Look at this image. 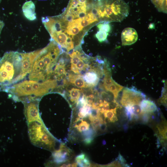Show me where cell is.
<instances>
[{
	"mask_svg": "<svg viewBox=\"0 0 167 167\" xmlns=\"http://www.w3.org/2000/svg\"><path fill=\"white\" fill-rule=\"evenodd\" d=\"M41 49L29 53H5L0 59V91L24 79L31 72Z\"/></svg>",
	"mask_w": 167,
	"mask_h": 167,
	"instance_id": "obj_1",
	"label": "cell"
},
{
	"mask_svg": "<svg viewBox=\"0 0 167 167\" xmlns=\"http://www.w3.org/2000/svg\"><path fill=\"white\" fill-rule=\"evenodd\" d=\"M55 79H48L43 81L29 79L17 83L7 88L5 92L14 100L23 103L40 100L44 95L57 88Z\"/></svg>",
	"mask_w": 167,
	"mask_h": 167,
	"instance_id": "obj_2",
	"label": "cell"
},
{
	"mask_svg": "<svg viewBox=\"0 0 167 167\" xmlns=\"http://www.w3.org/2000/svg\"><path fill=\"white\" fill-rule=\"evenodd\" d=\"M61 53V48L55 42L51 40L46 47L41 49L35 58L29 79L38 81L48 79L54 71Z\"/></svg>",
	"mask_w": 167,
	"mask_h": 167,
	"instance_id": "obj_3",
	"label": "cell"
},
{
	"mask_svg": "<svg viewBox=\"0 0 167 167\" xmlns=\"http://www.w3.org/2000/svg\"><path fill=\"white\" fill-rule=\"evenodd\" d=\"M100 19L106 22H120L128 15V5L123 0L96 1Z\"/></svg>",
	"mask_w": 167,
	"mask_h": 167,
	"instance_id": "obj_4",
	"label": "cell"
},
{
	"mask_svg": "<svg viewBox=\"0 0 167 167\" xmlns=\"http://www.w3.org/2000/svg\"><path fill=\"white\" fill-rule=\"evenodd\" d=\"M30 141L34 145L50 151L54 150L56 139L43 122L34 121L28 124Z\"/></svg>",
	"mask_w": 167,
	"mask_h": 167,
	"instance_id": "obj_5",
	"label": "cell"
},
{
	"mask_svg": "<svg viewBox=\"0 0 167 167\" xmlns=\"http://www.w3.org/2000/svg\"><path fill=\"white\" fill-rule=\"evenodd\" d=\"M145 98V95L142 92L134 88H126L123 90L120 102L124 107L134 105H140Z\"/></svg>",
	"mask_w": 167,
	"mask_h": 167,
	"instance_id": "obj_6",
	"label": "cell"
},
{
	"mask_svg": "<svg viewBox=\"0 0 167 167\" xmlns=\"http://www.w3.org/2000/svg\"><path fill=\"white\" fill-rule=\"evenodd\" d=\"M39 101L35 100L23 103L24 113L28 124L34 121L42 122L39 112Z\"/></svg>",
	"mask_w": 167,
	"mask_h": 167,
	"instance_id": "obj_7",
	"label": "cell"
},
{
	"mask_svg": "<svg viewBox=\"0 0 167 167\" xmlns=\"http://www.w3.org/2000/svg\"><path fill=\"white\" fill-rule=\"evenodd\" d=\"M71 153V150L63 144H61L59 149L54 151L52 156L54 162L61 164L68 161Z\"/></svg>",
	"mask_w": 167,
	"mask_h": 167,
	"instance_id": "obj_8",
	"label": "cell"
},
{
	"mask_svg": "<svg viewBox=\"0 0 167 167\" xmlns=\"http://www.w3.org/2000/svg\"><path fill=\"white\" fill-rule=\"evenodd\" d=\"M138 38L136 31L133 28L128 27L123 30L121 33L122 45H127L135 43Z\"/></svg>",
	"mask_w": 167,
	"mask_h": 167,
	"instance_id": "obj_9",
	"label": "cell"
},
{
	"mask_svg": "<svg viewBox=\"0 0 167 167\" xmlns=\"http://www.w3.org/2000/svg\"><path fill=\"white\" fill-rule=\"evenodd\" d=\"M22 9L24 15L27 19L33 21L36 19L35 5L32 1H28L24 3Z\"/></svg>",
	"mask_w": 167,
	"mask_h": 167,
	"instance_id": "obj_10",
	"label": "cell"
},
{
	"mask_svg": "<svg viewBox=\"0 0 167 167\" xmlns=\"http://www.w3.org/2000/svg\"><path fill=\"white\" fill-rule=\"evenodd\" d=\"M140 106L143 113L151 114L157 109L156 104L153 101L145 99L141 102Z\"/></svg>",
	"mask_w": 167,
	"mask_h": 167,
	"instance_id": "obj_11",
	"label": "cell"
},
{
	"mask_svg": "<svg viewBox=\"0 0 167 167\" xmlns=\"http://www.w3.org/2000/svg\"><path fill=\"white\" fill-rule=\"evenodd\" d=\"M83 77L86 83L89 86H95L99 81L98 75L92 69L85 74Z\"/></svg>",
	"mask_w": 167,
	"mask_h": 167,
	"instance_id": "obj_12",
	"label": "cell"
},
{
	"mask_svg": "<svg viewBox=\"0 0 167 167\" xmlns=\"http://www.w3.org/2000/svg\"><path fill=\"white\" fill-rule=\"evenodd\" d=\"M70 82L76 87L80 88H86L89 87L80 75L71 74L69 75Z\"/></svg>",
	"mask_w": 167,
	"mask_h": 167,
	"instance_id": "obj_13",
	"label": "cell"
},
{
	"mask_svg": "<svg viewBox=\"0 0 167 167\" xmlns=\"http://www.w3.org/2000/svg\"><path fill=\"white\" fill-rule=\"evenodd\" d=\"M67 37L65 33L62 32L51 37V40L54 41L61 47L66 48V42Z\"/></svg>",
	"mask_w": 167,
	"mask_h": 167,
	"instance_id": "obj_14",
	"label": "cell"
},
{
	"mask_svg": "<svg viewBox=\"0 0 167 167\" xmlns=\"http://www.w3.org/2000/svg\"><path fill=\"white\" fill-rule=\"evenodd\" d=\"M117 108L110 109L106 110L102 113L103 114L105 121L107 119L108 121L114 122L118 120V118L116 116V109Z\"/></svg>",
	"mask_w": 167,
	"mask_h": 167,
	"instance_id": "obj_15",
	"label": "cell"
},
{
	"mask_svg": "<svg viewBox=\"0 0 167 167\" xmlns=\"http://www.w3.org/2000/svg\"><path fill=\"white\" fill-rule=\"evenodd\" d=\"M75 161L77 165L79 166L88 167L91 165L88 158L84 153H81L77 156Z\"/></svg>",
	"mask_w": 167,
	"mask_h": 167,
	"instance_id": "obj_16",
	"label": "cell"
},
{
	"mask_svg": "<svg viewBox=\"0 0 167 167\" xmlns=\"http://www.w3.org/2000/svg\"><path fill=\"white\" fill-rule=\"evenodd\" d=\"M159 11L167 13V0H151Z\"/></svg>",
	"mask_w": 167,
	"mask_h": 167,
	"instance_id": "obj_17",
	"label": "cell"
},
{
	"mask_svg": "<svg viewBox=\"0 0 167 167\" xmlns=\"http://www.w3.org/2000/svg\"><path fill=\"white\" fill-rule=\"evenodd\" d=\"M81 90L73 88L69 91L71 101L74 103H78L80 95Z\"/></svg>",
	"mask_w": 167,
	"mask_h": 167,
	"instance_id": "obj_18",
	"label": "cell"
},
{
	"mask_svg": "<svg viewBox=\"0 0 167 167\" xmlns=\"http://www.w3.org/2000/svg\"><path fill=\"white\" fill-rule=\"evenodd\" d=\"M99 31L108 33L111 30V26L108 23L106 22L99 23L97 26Z\"/></svg>",
	"mask_w": 167,
	"mask_h": 167,
	"instance_id": "obj_19",
	"label": "cell"
},
{
	"mask_svg": "<svg viewBox=\"0 0 167 167\" xmlns=\"http://www.w3.org/2000/svg\"><path fill=\"white\" fill-rule=\"evenodd\" d=\"M109 34L105 32L99 31L95 34V36L100 42L105 41Z\"/></svg>",
	"mask_w": 167,
	"mask_h": 167,
	"instance_id": "obj_20",
	"label": "cell"
},
{
	"mask_svg": "<svg viewBox=\"0 0 167 167\" xmlns=\"http://www.w3.org/2000/svg\"><path fill=\"white\" fill-rule=\"evenodd\" d=\"M85 65V64L82 59H81L75 66L80 71L83 70Z\"/></svg>",
	"mask_w": 167,
	"mask_h": 167,
	"instance_id": "obj_21",
	"label": "cell"
},
{
	"mask_svg": "<svg viewBox=\"0 0 167 167\" xmlns=\"http://www.w3.org/2000/svg\"><path fill=\"white\" fill-rule=\"evenodd\" d=\"M71 70L76 74H79L80 73L79 70L76 67L75 65L71 64Z\"/></svg>",
	"mask_w": 167,
	"mask_h": 167,
	"instance_id": "obj_22",
	"label": "cell"
},
{
	"mask_svg": "<svg viewBox=\"0 0 167 167\" xmlns=\"http://www.w3.org/2000/svg\"><path fill=\"white\" fill-rule=\"evenodd\" d=\"M4 25V22L0 20V35L1 33V31Z\"/></svg>",
	"mask_w": 167,
	"mask_h": 167,
	"instance_id": "obj_23",
	"label": "cell"
},
{
	"mask_svg": "<svg viewBox=\"0 0 167 167\" xmlns=\"http://www.w3.org/2000/svg\"><path fill=\"white\" fill-rule=\"evenodd\" d=\"M86 97L87 98L93 99L94 98L95 96L93 94H92L89 95L88 96H86Z\"/></svg>",
	"mask_w": 167,
	"mask_h": 167,
	"instance_id": "obj_24",
	"label": "cell"
},
{
	"mask_svg": "<svg viewBox=\"0 0 167 167\" xmlns=\"http://www.w3.org/2000/svg\"><path fill=\"white\" fill-rule=\"evenodd\" d=\"M153 25L154 24H150L149 26H151V27H149V28H153Z\"/></svg>",
	"mask_w": 167,
	"mask_h": 167,
	"instance_id": "obj_25",
	"label": "cell"
}]
</instances>
